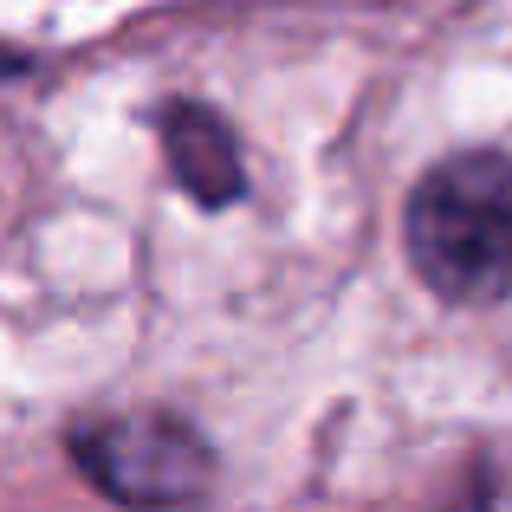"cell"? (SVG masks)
Segmentation results:
<instances>
[{
    "instance_id": "6da1fadb",
    "label": "cell",
    "mask_w": 512,
    "mask_h": 512,
    "mask_svg": "<svg viewBox=\"0 0 512 512\" xmlns=\"http://www.w3.org/2000/svg\"><path fill=\"white\" fill-rule=\"evenodd\" d=\"M409 266L454 305L512 299V156L461 150L415 182L402 214Z\"/></svg>"
},
{
    "instance_id": "7a4b0ae2",
    "label": "cell",
    "mask_w": 512,
    "mask_h": 512,
    "mask_svg": "<svg viewBox=\"0 0 512 512\" xmlns=\"http://www.w3.org/2000/svg\"><path fill=\"white\" fill-rule=\"evenodd\" d=\"M72 461L104 500L130 512H182L201 506L221 480L208 435L169 409H124L72 428Z\"/></svg>"
},
{
    "instance_id": "3957f363",
    "label": "cell",
    "mask_w": 512,
    "mask_h": 512,
    "mask_svg": "<svg viewBox=\"0 0 512 512\" xmlns=\"http://www.w3.org/2000/svg\"><path fill=\"white\" fill-rule=\"evenodd\" d=\"M163 156L175 169L188 201L201 208H227V201L247 195V163H240V143L227 130L221 111L208 104H163Z\"/></svg>"
},
{
    "instance_id": "277c9868",
    "label": "cell",
    "mask_w": 512,
    "mask_h": 512,
    "mask_svg": "<svg viewBox=\"0 0 512 512\" xmlns=\"http://www.w3.org/2000/svg\"><path fill=\"white\" fill-rule=\"evenodd\" d=\"M0 72H20V59H13V52H0Z\"/></svg>"
}]
</instances>
